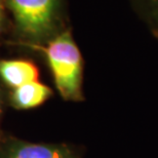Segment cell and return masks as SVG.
I'll list each match as a JSON object with an SVG mask.
<instances>
[{"instance_id":"1","label":"cell","mask_w":158,"mask_h":158,"mask_svg":"<svg viewBox=\"0 0 158 158\" xmlns=\"http://www.w3.org/2000/svg\"><path fill=\"white\" fill-rule=\"evenodd\" d=\"M38 48L45 55L56 87L63 99L83 101V59L70 30H64Z\"/></svg>"},{"instance_id":"2","label":"cell","mask_w":158,"mask_h":158,"mask_svg":"<svg viewBox=\"0 0 158 158\" xmlns=\"http://www.w3.org/2000/svg\"><path fill=\"white\" fill-rule=\"evenodd\" d=\"M65 0H5L25 39L49 41L64 29Z\"/></svg>"},{"instance_id":"3","label":"cell","mask_w":158,"mask_h":158,"mask_svg":"<svg viewBox=\"0 0 158 158\" xmlns=\"http://www.w3.org/2000/svg\"><path fill=\"white\" fill-rule=\"evenodd\" d=\"M0 158H80L64 144H35L9 139L0 147Z\"/></svg>"},{"instance_id":"4","label":"cell","mask_w":158,"mask_h":158,"mask_svg":"<svg viewBox=\"0 0 158 158\" xmlns=\"http://www.w3.org/2000/svg\"><path fill=\"white\" fill-rule=\"evenodd\" d=\"M0 78L12 89L38 80V69L33 63L23 60L0 61Z\"/></svg>"},{"instance_id":"5","label":"cell","mask_w":158,"mask_h":158,"mask_svg":"<svg viewBox=\"0 0 158 158\" xmlns=\"http://www.w3.org/2000/svg\"><path fill=\"white\" fill-rule=\"evenodd\" d=\"M52 94V91L47 85L38 80L32 81L14 88L10 96V103L15 109H31L43 104Z\"/></svg>"},{"instance_id":"6","label":"cell","mask_w":158,"mask_h":158,"mask_svg":"<svg viewBox=\"0 0 158 158\" xmlns=\"http://www.w3.org/2000/svg\"><path fill=\"white\" fill-rule=\"evenodd\" d=\"M140 18L158 38V0H129Z\"/></svg>"},{"instance_id":"7","label":"cell","mask_w":158,"mask_h":158,"mask_svg":"<svg viewBox=\"0 0 158 158\" xmlns=\"http://www.w3.org/2000/svg\"><path fill=\"white\" fill-rule=\"evenodd\" d=\"M4 3L5 0H0V30L3 26V21H4Z\"/></svg>"},{"instance_id":"8","label":"cell","mask_w":158,"mask_h":158,"mask_svg":"<svg viewBox=\"0 0 158 158\" xmlns=\"http://www.w3.org/2000/svg\"><path fill=\"white\" fill-rule=\"evenodd\" d=\"M1 113H2V96H1V91H0V117H1Z\"/></svg>"}]
</instances>
